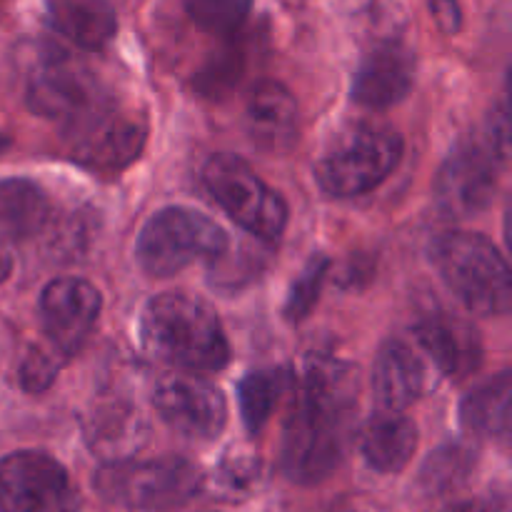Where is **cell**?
<instances>
[{
	"mask_svg": "<svg viewBox=\"0 0 512 512\" xmlns=\"http://www.w3.org/2000/svg\"><path fill=\"white\" fill-rule=\"evenodd\" d=\"M50 200L33 180L10 178L0 183V240L18 243L48 228Z\"/></svg>",
	"mask_w": 512,
	"mask_h": 512,
	"instance_id": "obj_21",
	"label": "cell"
},
{
	"mask_svg": "<svg viewBox=\"0 0 512 512\" xmlns=\"http://www.w3.org/2000/svg\"><path fill=\"white\" fill-rule=\"evenodd\" d=\"M478 453L463 443H448L435 450L420 470L418 485L425 495H448L473 475Z\"/></svg>",
	"mask_w": 512,
	"mask_h": 512,
	"instance_id": "obj_24",
	"label": "cell"
},
{
	"mask_svg": "<svg viewBox=\"0 0 512 512\" xmlns=\"http://www.w3.org/2000/svg\"><path fill=\"white\" fill-rule=\"evenodd\" d=\"M415 70L418 60L413 48L398 35H385L360 60L350 95L360 108L385 110L408 98L415 85Z\"/></svg>",
	"mask_w": 512,
	"mask_h": 512,
	"instance_id": "obj_14",
	"label": "cell"
},
{
	"mask_svg": "<svg viewBox=\"0 0 512 512\" xmlns=\"http://www.w3.org/2000/svg\"><path fill=\"white\" fill-rule=\"evenodd\" d=\"M10 270H13V255H10L8 243H3V240H0V283H3V280H8Z\"/></svg>",
	"mask_w": 512,
	"mask_h": 512,
	"instance_id": "obj_32",
	"label": "cell"
},
{
	"mask_svg": "<svg viewBox=\"0 0 512 512\" xmlns=\"http://www.w3.org/2000/svg\"><path fill=\"white\" fill-rule=\"evenodd\" d=\"M190 20L205 33H233L248 18L253 0H183Z\"/></svg>",
	"mask_w": 512,
	"mask_h": 512,
	"instance_id": "obj_25",
	"label": "cell"
},
{
	"mask_svg": "<svg viewBox=\"0 0 512 512\" xmlns=\"http://www.w3.org/2000/svg\"><path fill=\"white\" fill-rule=\"evenodd\" d=\"M140 340L155 360L188 373H215L230 363V343L218 313L185 290L148 300L140 315Z\"/></svg>",
	"mask_w": 512,
	"mask_h": 512,
	"instance_id": "obj_2",
	"label": "cell"
},
{
	"mask_svg": "<svg viewBox=\"0 0 512 512\" xmlns=\"http://www.w3.org/2000/svg\"><path fill=\"white\" fill-rule=\"evenodd\" d=\"M260 480V463L253 455H230L213 475V490L223 500H243Z\"/></svg>",
	"mask_w": 512,
	"mask_h": 512,
	"instance_id": "obj_27",
	"label": "cell"
},
{
	"mask_svg": "<svg viewBox=\"0 0 512 512\" xmlns=\"http://www.w3.org/2000/svg\"><path fill=\"white\" fill-rule=\"evenodd\" d=\"M55 375H58V363L43 350H33L20 365V385L25 393H43L55 383Z\"/></svg>",
	"mask_w": 512,
	"mask_h": 512,
	"instance_id": "obj_29",
	"label": "cell"
},
{
	"mask_svg": "<svg viewBox=\"0 0 512 512\" xmlns=\"http://www.w3.org/2000/svg\"><path fill=\"white\" fill-rule=\"evenodd\" d=\"M203 183L228 218L258 240L275 243L288 228L290 213L283 195L238 155H210L203 168Z\"/></svg>",
	"mask_w": 512,
	"mask_h": 512,
	"instance_id": "obj_8",
	"label": "cell"
},
{
	"mask_svg": "<svg viewBox=\"0 0 512 512\" xmlns=\"http://www.w3.org/2000/svg\"><path fill=\"white\" fill-rule=\"evenodd\" d=\"M415 338L445 378L463 380L483 363V340L478 328L463 315L438 310L415 325Z\"/></svg>",
	"mask_w": 512,
	"mask_h": 512,
	"instance_id": "obj_15",
	"label": "cell"
},
{
	"mask_svg": "<svg viewBox=\"0 0 512 512\" xmlns=\"http://www.w3.org/2000/svg\"><path fill=\"white\" fill-rule=\"evenodd\" d=\"M245 130L260 153L285 155L300 135V108L295 95L275 80L255 85L245 103Z\"/></svg>",
	"mask_w": 512,
	"mask_h": 512,
	"instance_id": "obj_16",
	"label": "cell"
},
{
	"mask_svg": "<svg viewBox=\"0 0 512 512\" xmlns=\"http://www.w3.org/2000/svg\"><path fill=\"white\" fill-rule=\"evenodd\" d=\"M48 20L55 33L90 53L103 50L118 33L110 0H48Z\"/></svg>",
	"mask_w": 512,
	"mask_h": 512,
	"instance_id": "obj_19",
	"label": "cell"
},
{
	"mask_svg": "<svg viewBox=\"0 0 512 512\" xmlns=\"http://www.w3.org/2000/svg\"><path fill=\"white\" fill-rule=\"evenodd\" d=\"M430 15L445 35H458L463 28V10L458 0H428Z\"/></svg>",
	"mask_w": 512,
	"mask_h": 512,
	"instance_id": "obj_30",
	"label": "cell"
},
{
	"mask_svg": "<svg viewBox=\"0 0 512 512\" xmlns=\"http://www.w3.org/2000/svg\"><path fill=\"white\" fill-rule=\"evenodd\" d=\"M483 145L495 155L500 165L508 163L510 158V108L508 98H500L493 113L488 115L483 133Z\"/></svg>",
	"mask_w": 512,
	"mask_h": 512,
	"instance_id": "obj_28",
	"label": "cell"
},
{
	"mask_svg": "<svg viewBox=\"0 0 512 512\" xmlns=\"http://www.w3.org/2000/svg\"><path fill=\"white\" fill-rule=\"evenodd\" d=\"M430 260L450 293L475 315L498 318L512 305V273L505 255L480 233H445Z\"/></svg>",
	"mask_w": 512,
	"mask_h": 512,
	"instance_id": "obj_3",
	"label": "cell"
},
{
	"mask_svg": "<svg viewBox=\"0 0 512 512\" xmlns=\"http://www.w3.org/2000/svg\"><path fill=\"white\" fill-rule=\"evenodd\" d=\"M78 488L55 458L35 450L0 460V512H80Z\"/></svg>",
	"mask_w": 512,
	"mask_h": 512,
	"instance_id": "obj_10",
	"label": "cell"
},
{
	"mask_svg": "<svg viewBox=\"0 0 512 512\" xmlns=\"http://www.w3.org/2000/svg\"><path fill=\"white\" fill-rule=\"evenodd\" d=\"M155 413L170 430L188 440L208 443L225 430L228 403L223 390L200 375L165 373L153 388Z\"/></svg>",
	"mask_w": 512,
	"mask_h": 512,
	"instance_id": "obj_11",
	"label": "cell"
},
{
	"mask_svg": "<svg viewBox=\"0 0 512 512\" xmlns=\"http://www.w3.org/2000/svg\"><path fill=\"white\" fill-rule=\"evenodd\" d=\"M512 378L508 370L470 390L460 403V425L478 440L505 443L510 438Z\"/></svg>",
	"mask_w": 512,
	"mask_h": 512,
	"instance_id": "obj_20",
	"label": "cell"
},
{
	"mask_svg": "<svg viewBox=\"0 0 512 512\" xmlns=\"http://www.w3.org/2000/svg\"><path fill=\"white\" fill-rule=\"evenodd\" d=\"M95 490L115 508L160 512L193 500L203 490V473L185 458L115 460L95 473Z\"/></svg>",
	"mask_w": 512,
	"mask_h": 512,
	"instance_id": "obj_5",
	"label": "cell"
},
{
	"mask_svg": "<svg viewBox=\"0 0 512 512\" xmlns=\"http://www.w3.org/2000/svg\"><path fill=\"white\" fill-rule=\"evenodd\" d=\"M228 233L205 213L183 205L163 208L143 225L135 260L150 278H173L193 263H213L228 253Z\"/></svg>",
	"mask_w": 512,
	"mask_h": 512,
	"instance_id": "obj_4",
	"label": "cell"
},
{
	"mask_svg": "<svg viewBox=\"0 0 512 512\" xmlns=\"http://www.w3.org/2000/svg\"><path fill=\"white\" fill-rule=\"evenodd\" d=\"M405 143L393 128L355 125L338 135L315 165L320 190L333 198H355L378 188L403 160Z\"/></svg>",
	"mask_w": 512,
	"mask_h": 512,
	"instance_id": "obj_6",
	"label": "cell"
},
{
	"mask_svg": "<svg viewBox=\"0 0 512 512\" xmlns=\"http://www.w3.org/2000/svg\"><path fill=\"white\" fill-rule=\"evenodd\" d=\"M103 310L100 290L90 280L55 278L40 295V318L50 343L63 355H75L93 333Z\"/></svg>",
	"mask_w": 512,
	"mask_h": 512,
	"instance_id": "obj_13",
	"label": "cell"
},
{
	"mask_svg": "<svg viewBox=\"0 0 512 512\" xmlns=\"http://www.w3.org/2000/svg\"><path fill=\"white\" fill-rule=\"evenodd\" d=\"M500 163L483 140L460 143L440 165L433 183L435 208L453 220L483 213L495 195Z\"/></svg>",
	"mask_w": 512,
	"mask_h": 512,
	"instance_id": "obj_12",
	"label": "cell"
},
{
	"mask_svg": "<svg viewBox=\"0 0 512 512\" xmlns=\"http://www.w3.org/2000/svg\"><path fill=\"white\" fill-rule=\"evenodd\" d=\"M443 512H508V500L500 498V495H490V498L463 500V503L450 505Z\"/></svg>",
	"mask_w": 512,
	"mask_h": 512,
	"instance_id": "obj_31",
	"label": "cell"
},
{
	"mask_svg": "<svg viewBox=\"0 0 512 512\" xmlns=\"http://www.w3.org/2000/svg\"><path fill=\"white\" fill-rule=\"evenodd\" d=\"M358 370L335 355L305 363L283 430L280 468L298 485H318L340 468L353 440Z\"/></svg>",
	"mask_w": 512,
	"mask_h": 512,
	"instance_id": "obj_1",
	"label": "cell"
},
{
	"mask_svg": "<svg viewBox=\"0 0 512 512\" xmlns=\"http://www.w3.org/2000/svg\"><path fill=\"white\" fill-rule=\"evenodd\" d=\"M330 270V260L323 255H315L308 260V265L303 268V273L295 278V283L290 285L288 303H285L283 315L290 323H300L310 315V310L315 308L320 298V290H323L325 275Z\"/></svg>",
	"mask_w": 512,
	"mask_h": 512,
	"instance_id": "obj_26",
	"label": "cell"
},
{
	"mask_svg": "<svg viewBox=\"0 0 512 512\" xmlns=\"http://www.w3.org/2000/svg\"><path fill=\"white\" fill-rule=\"evenodd\" d=\"M290 388V373L285 368H263L245 375L238 385V403L248 433H260L273 415L280 395Z\"/></svg>",
	"mask_w": 512,
	"mask_h": 512,
	"instance_id": "obj_23",
	"label": "cell"
},
{
	"mask_svg": "<svg viewBox=\"0 0 512 512\" xmlns=\"http://www.w3.org/2000/svg\"><path fill=\"white\" fill-rule=\"evenodd\" d=\"M370 388L380 410H405L423 398L428 370L408 343L388 340L375 355Z\"/></svg>",
	"mask_w": 512,
	"mask_h": 512,
	"instance_id": "obj_17",
	"label": "cell"
},
{
	"mask_svg": "<svg viewBox=\"0 0 512 512\" xmlns=\"http://www.w3.org/2000/svg\"><path fill=\"white\" fill-rule=\"evenodd\" d=\"M90 450L100 455L105 463L128 460L145 443V425L138 413L123 405H110L98 410L88 423Z\"/></svg>",
	"mask_w": 512,
	"mask_h": 512,
	"instance_id": "obj_22",
	"label": "cell"
},
{
	"mask_svg": "<svg viewBox=\"0 0 512 512\" xmlns=\"http://www.w3.org/2000/svg\"><path fill=\"white\" fill-rule=\"evenodd\" d=\"M110 98L105 85L88 65L70 60L63 50H48L28 78V108L60 128L83 118Z\"/></svg>",
	"mask_w": 512,
	"mask_h": 512,
	"instance_id": "obj_9",
	"label": "cell"
},
{
	"mask_svg": "<svg viewBox=\"0 0 512 512\" xmlns=\"http://www.w3.org/2000/svg\"><path fill=\"white\" fill-rule=\"evenodd\" d=\"M60 130L75 163L95 173H120L143 153L150 128L140 110L110 95Z\"/></svg>",
	"mask_w": 512,
	"mask_h": 512,
	"instance_id": "obj_7",
	"label": "cell"
},
{
	"mask_svg": "<svg viewBox=\"0 0 512 512\" xmlns=\"http://www.w3.org/2000/svg\"><path fill=\"white\" fill-rule=\"evenodd\" d=\"M365 463L385 475L408 468L418 450V425L403 410H378L358 435Z\"/></svg>",
	"mask_w": 512,
	"mask_h": 512,
	"instance_id": "obj_18",
	"label": "cell"
}]
</instances>
